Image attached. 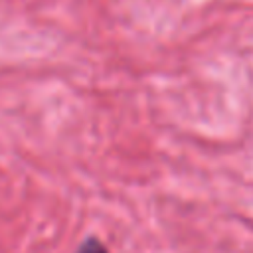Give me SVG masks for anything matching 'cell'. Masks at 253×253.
I'll use <instances>...</instances> for the list:
<instances>
[{
  "label": "cell",
  "mask_w": 253,
  "mask_h": 253,
  "mask_svg": "<svg viewBox=\"0 0 253 253\" xmlns=\"http://www.w3.org/2000/svg\"><path fill=\"white\" fill-rule=\"evenodd\" d=\"M77 253H109L107 245L103 241H99L97 237H89L81 243V247L77 249Z\"/></svg>",
  "instance_id": "cell-1"
}]
</instances>
